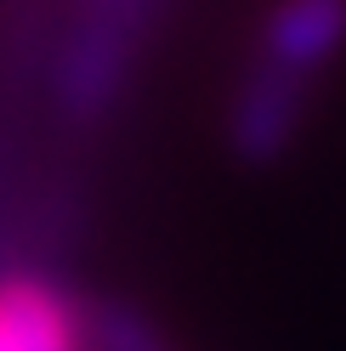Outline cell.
I'll return each mask as SVG.
<instances>
[{"label":"cell","instance_id":"5","mask_svg":"<svg viewBox=\"0 0 346 351\" xmlns=\"http://www.w3.org/2000/svg\"><path fill=\"white\" fill-rule=\"evenodd\" d=\"M80 351H170V346L142 306L119 300V295H85L80 300Z\"/></svg>","mask_w":346,"mask_h":351},{"label":"cell","instance_id":"4","mask_svg":"<svg viewBox=\"0 0 346 351\" xmlns=\"http://www.w3.org/2000/svg\"><path fill=\"white\" fill-rule=\"evenodd\" d=\"M0 351H80V300L51 272L0 278Z\"/></svg>","mask_w":346,"mask_h":351},{"label":"cell","instance_id":"2","mask_svg":"<svg viewBox=\"0 0 346 351\" xmlns=\"http://www.w3.org/2000/svg\"><path fill=\"white\" fill-rule=\"evenodd\" d=\"M312 97H318V80L290 74L267 57H250V69L239 74V85L227 97V119H222L227 153L244 170H273L307 130Z\"/></svg>","mask_w":346,"mask_h":351},{"label":"cell","instance_id":"3","mask_svg":"<svg viewBox=\"0 0 346 351\" xmlns=\"http://www.w3.org/2000/svg\"><path fill=\"white\" fill-rule=\"evenodd\" d=\"M341 51H346V0H273L255 29V57L307 80H318Z\"/></svg>","mask_w":346,"mask_h":351},{"label":"cell","instance_id":"6","mask_svg":"<svg viewBox=\"0 0 346 351\" xmlns=\"http://www.w3.org/2000/svg\"><path fill=\"white\" fill-rule=\"evenodd\" d=\"M74 6H80V0H74Z\"/></svg>","mask_w":346,"mask_h":351},{"label":"cell","instance_id":"1","mask_svg":"<svg viewBox=\"0 0 346 351\" xmlns=\"http://www.w3.org/2000/svg\"><path fill=\"white\" fill-rule=\"evenodd\" d=\"M165 0H80L74 17L51 40L46 97L57 125L74 136H91L114 119L125 85L137 74V57L159 23Z\"/></svg>","mask_w":346,"mask_h":351}]
</instances>
